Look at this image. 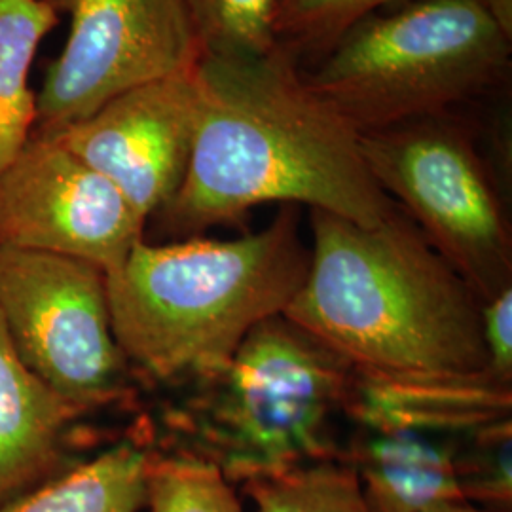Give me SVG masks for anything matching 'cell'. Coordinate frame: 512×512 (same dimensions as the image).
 Listing matches in <instances>:
<instances>
[{"label": "cell", "mask_w": 512, "mask_h": 512, "mask_svg": "<svg viewBox=\"0 0 512 512\" xmlns=\"http://www.w3.org/2000/svg\"><path fill=\"white\" fill-rule=\"evenodd\" d=\"M310 270L300 205L238 239H143L107 275L116 342L135 378L190 384L226 365L245 336L283 313Z\"/></svg>", "instance_id": "cell-3"}, {"label": "cell", "mask_w": 512, "mask_h": 512, "mask_svg": "<svg viewBox=\"0 0 512 512\" xmlns=\"http://www.w3.org/2000/svg\"><path fill=\"white\" fill-rule=\"evenodd\" d=\"M454 469L465 501L486 512H512V421L459 437Z\"/></svg>", "instance_id": "cell-20"}, {"label": "cell", "mask_w": 512, "mask_h": 512, "mask_svg": "<svg viewBox=\"0 0 512 512\" xmlns=\"http://www.w3.org/2000/svg\"><path fill=\"white\" fill-rule=\"evenodd\" d=\"M482 340L488 372L512 382V287L495 294L482 306Z\"/></svg>", "instance_id": "cell-21"}, {"label": "cell", "mask_w": 512, "mask_h": 512, "mask_svg": "<svg viewBox=\"0 0 512 512\" xmlns=\"http://www.w3.org/2000/svg\"><path fill=\"white\" fill-rule=\"evenodd\" d=\"M147 219L54 135L33 133L0 173V247L86 260L114 274Z\"/></svg>", "instance_id": "cell-9"}, {"label": "cell", "mask_w": 512, "mask_h": 512, "mask_svg": "<svg viewBox=\"0 0 512 512\" xmlns=\"http://www.w3.org/2000/svg\"><path fill=\"white\" fill-rule=\"evenodd\" d=\"M370 175L385 196L488 302L512 287L511 220L475 128L446 112L361 133Z\"/></svg>", "instance_id": "cell-6"}, {"label": "cell", "mask_w": 512, "mask_h": 512, "mask_svg": "<svg viewBox=\"0 0 512 512\" xmlns=\"http://www.w3.org/2000/svg\"><path fill=\"white\" fill-rule=\"evenodd\" d=\"M69 37L37 93L33 133H57L137 86L188 73L203 48L186 0H50Z\"/></svg>", "instance_id": "cell-8"}, {"label": "cell", "mask_w": 512, "mask_h": 512, "mask_svg": "<svg viewBox=\"0 0 512 512\" xmlns=\"http://www.w3.org/2000/svg\"><path fill=\"white\" fill-rule=\"evenodd\" d=\"M57 23L50 0H0V173L16 160L37 126L31 67Z\"/></svg>", "instance_id": "cell-15"}, {"label": "cell", "mask_w": 512, "mask_h": 512, "mask_svg": "<svg viewBox=\"0 0 512 512\" xmlns=\"http://www.w3.org/2000/svg\"><path fill=\"white\" fill-rule=\"evenodd\" d=\"M241 490L258 512H372L359 478L340 459L253 478Z\"/></svg>", "instance_id": "cell-16"}, {"label": "cell", "mask_w": 512, "mask_h": 512, "mask_svg": "<svg viewBox=\"0 0 512 512\" xmlns=\"http://www.w3.org/2000/svg\"><path fill=\"white\" fill-rule=\"evenodd\" d=\"M425 512H486L482 511V509H478L475 505H471L469 501H450V503H442V505H437V507H433V509H429V511Z\"/></svg>", "instance_id": "cell-23"}, {"label": "cell", "mask_w": 512, "mask_h": 512, "mask_svg": "<svg viewBox=\"0 0 512 512\" xmlns=\"http://www.w3.org/2000/svg\"><path fill=\"white\" fill-rule=\"evenodd\" d=\"M0 315L21 359L84 416L133 397L107 274L71 256L0 247Z\"/></svg>", "instance_id": "cell-7"}, {"label": "cell", "mask_w": 512, "mask_h": 512, "mask_svg": "<svg viewBox=\"0 0 512 512\" xmlns=\"http://www.w3.org/2000/svg\"><path fill=\"white\" fill-rule=\"evenodd\" d=\"M80 418L21 359L0 315V505L73 467L65 448Z\"/></svg>", "instance_id": "cell-12"}, {"label": "cell", "mask_w": 512, "mask_h": 512, "mask_svg": "<svg viewBox=\"0 0 512 512\" xmlns=\"http://www.w3.org/2000/svg\"><path fill=\"white\" fill-rule=\"evenodd\" d=\"M458 439L351 423L338 459L359 478L372 512H425L463 499L454 469Z\"/></svg>", "instance_id": "cell-13"}, {"label": "cell", "mask_w": 512, "mask_h": 512, "mask_svg": "<svg viewBox=\"0 0 512 512\" xmlns=\"http://www.w3.org/2000/svg\"><path fill=\"white\" fill-rule=\"evenodd\" d=\"M200 120L190 164L173 200L158 211L160 236L203 238L243 224L266 203L308 209L376 226L393 211L361 148V133L319 99L279 48L196 67Z\"/></svg>", "instance_id": "cell-1"}, {"label": "cell", "mask_w": 512, "mask_h": 512, "mask_svg": "<svg viewBox=\"0 0 512 512\" xmlns=\"http://www.w3.org/2000/svg\"><path fill=\"white\" fill-rule=\"evenodd\" d=\"M399 0H275V46L298 63L315 57L359 21Z\"/></svg>", "instance_id": "cell-18"}, {"label": "cell", "mask_w": 512, "mask_h": 512, "mask_svg": "<svg viewBox=\"0 0 512 512\" xmlns=\"http://www.w3.org/2000/svg\"><path fill=\"white\" fill-rule=\"evenodd\" d=\"M310 270L283 315L359 370H488L475 289L399 207L363 226L310 211Z\"/></svg>", "instance_id": "cell-2"}, {"label": "cell", "mask_w": 512, "mask_h": 512, "mask_svg": "<svg viewBox=\"0 0 512 512\" xmlns=\"http://www.w3.org/2000/svg\"><path fill=\"white\" fill-rule=\"evenodd\" d=\"M203 55L243 59L272 54L275 0H186Z\"/></svg>", "instance_id": "cell-19"}, {"label": "cell", "mask_w": 512, "mask_h": 512, "mask_svg": "<svg viewBox=\"0 0 512 512\" xmlns=\"http://www.w3.org/2000/svg\"><path fill=\"white\" fill-rule=\"evenodd\" d=\"M200 120L196 69L122 93L55 139L107 177L141 217L152 219L179 192Z\"/></svg>", "instance_id": "cell-10"}, {"label": "cell", "mask_w": 512, "mask_h": 512, "mask_svg": "<svg viewBox=\"0 0 512 512\" xmlns=\"http://www.w3.org/2000/svg\"><path fill=\"white\" fill-rule=\"evenodd\" d=\"M150 450L152 435H131L0 505V512H139L147 505Z\"/></svg>", "instance_id": "cell-14"}, {"label": "cell", "mask_w": 512, "mask_h": 512, "mask_svg": "<svg viewBox=\"0 0 512 512\" xmlns=\"http://www.w3.org/2000/svg\"><path fill=\"white\" fill-rule=\"evenodd\" d=\"M480 8L495 25L512 38V0H469Z\"/></svg>", "instance_id": "cell-22"}, {"label": "cell", "mask_w": 512, "mask_h": 512, "mask_svg": "<svg viewBox=\"0 0 512 512\" xmlns=\"http://www.w3.org/2000/svg\"><path fill=\"white\" fill-rule=\"evenodd\" d=\"M512 38L469 0H414L353 25L304 74L359 133L454 112L511 73Z\"/></svg>", "instance_id": "cell-5"}, {"label": "cell", "mask_w": 512, "mask_h": 512, "mask_svg": "<svg viewBox=\"0 0 512 512\" xmlns=\"http://www.w3.org/2000/svg\"><path fill=\"white\" fill-rule=\"evenodd\" d=\"M351 372L283 313L268 317L226 365L188 384L171 437L154 448L203 459L232 484L338 459Z\"/></svg>", "instance_id": "cell-4"}, {"label": "cell", "mask_w": 512, "mask_h": 512, "mask_svg": "<svg viewBox=\"0 0 512 512\" xmlns=\"http://www.w3.org/2000/svg\"><path fill=\"white\" fill-rule=\"evenodd\" d=\"M512 418V382L492 372L459 376H403L353 366L346 420L433 435L463 437Z\"/></svg>", "instance_id": "cell-11"}, {"label": "cell", "mask_w": 512, "mask_h": 512, "mask_svg": "<svg viewBox=\"0 0 512 512\" xmlns=\"http://www.w3.org/2000/svg\"><path fill=\"white\" fill-rule=\"evenodd\" d=\"M150 512H243L234 484L203 459L152 446L147 471Z\"/></svg>", "instance_id": "cell-17"}]
</instances>
